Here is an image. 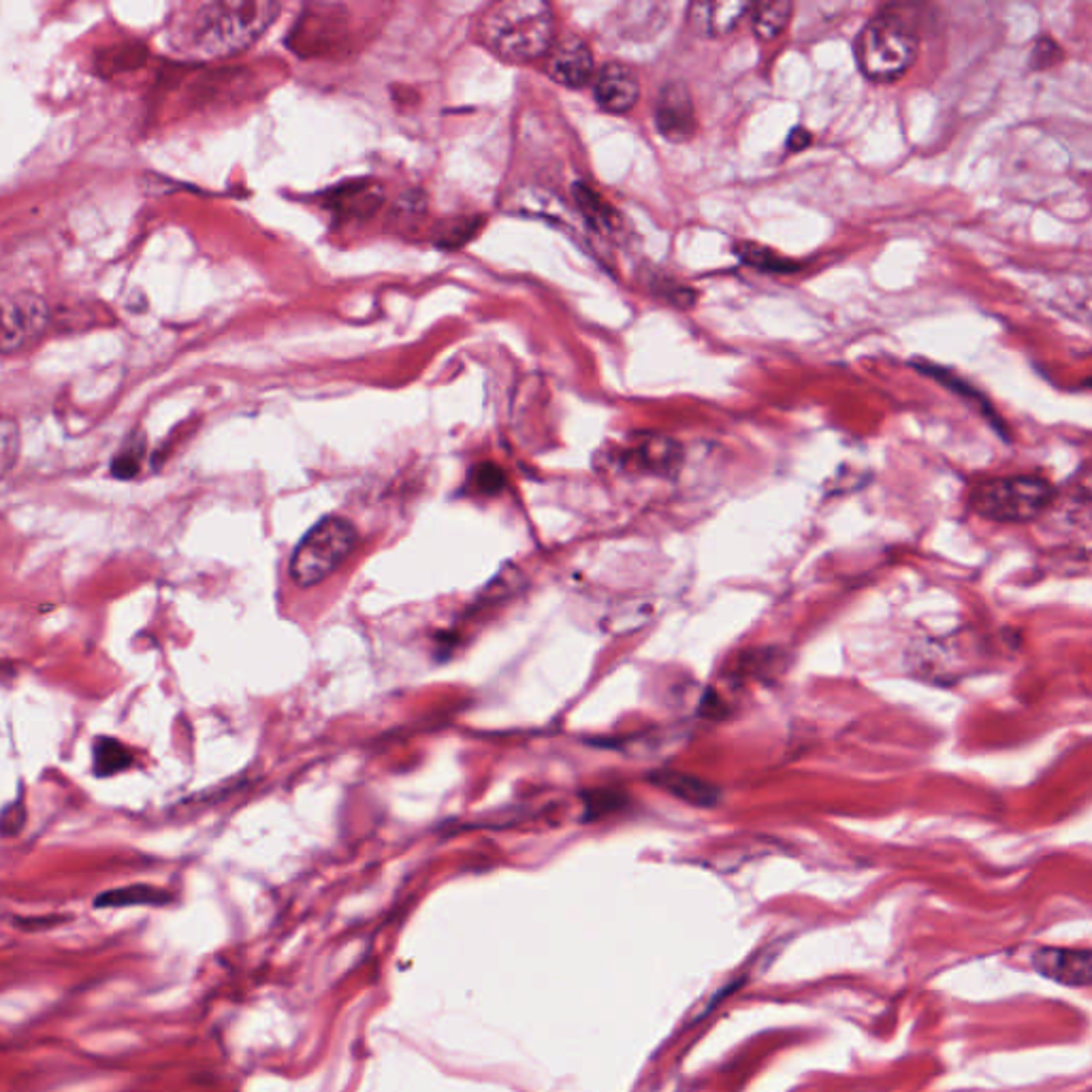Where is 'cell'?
<instances>
[{"mask_svg":"<svg viewBox=\"0 0 1092 1092\" xmlns=\"http://www.w3.org/2000/svg\"><path fill=\"white\" fill-rule=\"evenodd\" d=\"M280 4L271 0H210L184 4L171 17L168 45L197 60L229 58L248 50L273 24Z\"/></svg>","mask_w":1092,"mask_h":1092,"instance_id":"6da1fadb","label":"cell"},{"mask_svg":"<svg viewBox=\"0 0 1092 1092\" xmlns=\"http://www.w3.org/2000/svg\"><path fill=\"white\" fill-rule=\"evenodd\" d=\"M478 35L496 56L508 63H529L551 52L555 17L547 2L505 0L483 13Z\"/></svg>","mask_w":1092,"mask_h":1092,"instance_id":"7a4b0ae2","label":"cell"},{"mask_svg":"<svg viewBox=\"0 0 1092 1092\" xmlns=\"http://www.w3.org/2000/svg\"><path fill=\"white\" fill-rule=\"evenodd\" d=\"M918 52L920 39L914 22L894 9L877 13L855 41L858 67L877 84L901 80L914 67Z\"/></svg>","mask_w":1092,"mask_h":1092,"instance_id":"3957f363","label":"cell"},{"mask_svg":"<svg viewBox=\"0 0 1092 1092\" xmlns=\"http://www.w3.org/2000/svg\"><path fill=\"white\" fill-rule=\"evenodd\" d=\"M359 531L343 516H323L295 547L288 575L297 588L310 589L329 579L356 549Z\"/></svg>","mask_w":1092,"mask_h":1092,"instance_id":"277c9868","label":"cell"},{"mask_svg":"<svg viewBox=\"0 0 1092 1092\" xmlns=\"http://www.w3.org/2000/svg\"><path fill=\"white\" fill-rule=\"evenodd\" d=\"M1054 500V489L1039 476H999L973 485L969 502L971 508L990 521L999 523H1028Z\"/></svg>","mask_w":1092,"mask_h":1092,"instance_id":"5b68a950","label":"cell"},{"mask_svg":"<svg viewBox=\"0 0 1092 1092\" xmlns=\"http://www.w3.org/2000/svg\"><path fill=\"white\" fill-rule=\"evenodd\" d=\"M50 327V306L35 293H11L2 297L0 348L13 354L45 334Z\"/></svg>","mask_w":1092,"mask_h":1092,"instance_id":"8992f818","label":"cell"},{"mask_svg":"<svg viewBox=\"0 0 1092 1092\" xmlns=\"http://www.w3.org/2000/svg\"><path fill=\"white\" fill-rule=\"evenodd\" d=\"M656 126L664 139L683 144L696 133V109L687 85L666 84L656 100Z\"/></svg>","mask_w":1092,"mask_h":1092,"instance_id":"52a82bcc","label":"cell"},{"mask_svg":"<svg viewBox=\"0 0 1092 1092\" xmlns=\"http://www.w3.org/2000/svg\"><path fill=\"white\" fill-rule=\"evenodd\" d=\"M1035 971L1063 986L1092 984V949L1074 947H1043L1033 956Z\"/></svg>","mask_w":1092,"mask_h":1092,"instance_id":"ba28073f","label":"cell"},{"mask_svg":"<svg viewBox=\"0 0 1092 1092\" xmlns=\"http://www.w3.org/2000/svg\"><path fill=\"white\" fill-rule=\"evenodd\" d=\"M547 73L557 84L568 87L588 85L589 78L593 73V56L588 43L577 35L564 37L557 43H553L547 58Z\"/></svg>","mask_w":1092,"mask_h":1092,"instance_id":"9c48e42d","label":"cell"},{"mask_svg":"<svg viewBox=\"0 0 1092 1092\" xmlns=\"http://www.w3.org/2000/svg\"><path fill=\"white\" fill-rule=\"evenodd\" d=\"M593 94L602 109L612 113H625L636 105L641 96V84L632 69H628L625 65L610 63L599 71L593 85Z\"/></svg>","mask_w":1092,"mask_h":1092,"instance_id":"30bf717a","label":"cell"},{"mask_svg":"<svg viewBox=\"0 0 1092 1092\" xmlns=\"http://www.w3.org/2000/svg\"><path fill=\"white\" fill-rule=\"evenodd\" d=\"M628 459L641 472L671 476L678 470L683 453L680 446L671 437L649 433L638 437V442L630 448Z\"/></svg>","mask_w":1092,"mask_h":1092,"instance_id":"8fae6325","label":"cell"},{"mask_svg":"<svg viewBox=\"0 0 1092 1092\" xmlns=\"http://www.w3.org/2000/svg\"><path fill=\"white\" fill-rule=\"evenodd\" d=\"M750 9L752 4L743 0L696 2L689 6V26L704 37H724L737 28Z\"/></svg>","mask_w":1092,"mask_h":1092,"instance_id":"7c38bea8","label":"cell"},{"mask_svg":"<svg viewBox=\"0 0 1092 1092\" xmlns=\"http://www.w3.org/2000/svg\"><path fill=\"white\" fill-rule=\"evenodd\" d=\"M653 783L693 807H713L719 800V790L713 783L693 774L660 770L653 774Z\"/></svg>","mask_w":1092,"mask_h":1092,"instance_id":"4fadbf2b","label":"cell"},{"mask_svg":"<svg viewBox=\"0 0 1092 1092\" xmlns=\"http://www.w3.org/2000/svg\"><path fill=\"white\" fill-rule=\"evenodd\" d=\"M171 901L167 892L154 888V886H146V884H137V886H126V888H116V890H109V892H103L94 899V907L96 909H113V907H133V905H154V907H161V905H167Z\"/></svg>","mask_w":1092,"mask_h":1092,"instance_id":"5bb4252c","label":"cell"},{"mask_svg":"<svg viewBox=\"0 0 1092 1092\" xmlns=\"http://www.w3.org/2000/svg\"><path fill=\"white\" fill-rule=\"evenodd\" d=\"M92 766L96 777H113L129 766H133V754L129 752L126 745L111 737H98L92 747Z\"/></svg>","mask_w":1092,"mask_h":1092,"instance_id":"9a60e30c","label":"cell"},{"mask_svg":"<svg viewBox=\"0 0 1092 1092\" xmlns=\"http://www.w3.org/2000/svg\"><path fill=\"white\" fill-rule=\"evenodd\" d=\"M792 15V2L785 0H772V2H761L754 9V32L761 41H772L781 35V30L787 26Z\"/></svg>","mask_w":1092,"mask_h":1092,"instance_id":"2e32d148","label":"cell"},{"mask_svg":"<svg viewBox=\"0 0 1092 1092\" xmlns=\"http://www.w3.org/2000/svg\"><path fill=\"white\" fill-rule=\"evenodd\" d=\"M146 450V440L141 433H133L111 461V474L120 481H131L139 474L141 459Z\"/></svg>","mask_w":1092,"mask_h":1092,"instance_id":"e0dca14e","label":"cell"},{"mask_svg":"<svg viewBox=\"0 0 1092 1092\" xmlns=\"http://www.w3.org/2000/svg\"><path fill=\"white\" fill-rule=\"evenodd\" d=\"M575 197H577V203L581 207V212L588 216L589 223H593L595 227L608 231L612 229V212L608 207V203H604L589 186L585 184H577L575 186Z\"/></svg>","mask_w":1092,"mask_h":1092,"instance_id":"ac0fdd59","label":"cell"},{"mask_svg":"<svg viewBox=\"0 0 1092 1092\" xmlns=\"http://www.w3.org/2000/svg\"><path fill=\"white\" fill-rule=\"evenodd\" d=\"M739 254H741V258L745 262L759 267V269H768V271H790V269L796 267L794 262L781 258L779 254L770 253V251L756 246V244H743L739 248Z\"/></svg>","mask_w":1092,"mask_h":1092,"instance_id":"d6986e66","label":"cell"},{"mask_svg":"<svg viewBox=\"0 0 1092 1092\" xmlns=\"http://www.w3.org/2000/svg\"><path fill=\"white\" fill-rule=\"evenodd\" d=\"M472 485L483 496H496L504 489V472L496 463H481L472 470Z\"/></svg>","mask_w":1092,"mask_h":1092,"instance_id":"ffe728a7","label":"cell"},{"mask_svg":"<svg viewBox=\"0 0 1092 1092\" xmlns=\"http://www.w3.org/2000/svg\"><path fill=\"white\" fill-rule=\"evenodd\" d=\"M26 824V807L22 798L13 800L11 805L4 807L2 811V835L4 837H15Z\"/></svg>","mask_w":1092,"mask_h":1092,"instance_id":"44dd1931","label":"cell"},{"mask_svg":"<svg viewBox=\"0 0 1092 1092\" xmlns=\"http://www.w3.org/2000/svg\"><path fill=\"white\" fill-rule=\"evenodd\" d=\"M17 453V429L9 419L2 420V470L9 472Z\"/></svg>","mask_w":1092,"mask_h":1092,"instance_id":"7402d4cb","label":"cell"},{"mask_svg":"<svg viewBox=\"0 0 1092 1092\" xmlns=\"http://www.w3.org/2000/svg\"><path fill=\"white\" fill-rule=\"evenodd\" d=\"M474 229H476V223H466V220H461V223H455L448 231H444V233L440 235V240H442V244H444V246H459V244H463L468 238H472Z\"/></svg>","mask_w":1092,"mask_h":1092,"instance_id":"603a6c76","label":"cell"},{"mask_svg":"<svg viewBox=\"0 0 1092 1092\" xmlns=\"http://www.w3.org/2000/svg\"><path fill=\"white\" fill-rule=\"evenodd\" d=\"M809 144H811V133H807L805 129H794L787 137V148L794 152L805 150Z\"/></svg>","mask_w":1092,"mask_h":1092,"instance_id":"cb8c5ba5","label":"cell"},{"mask_svg":"<svg viewBox=\"0 0 1092 1092\" xmlns=\"http://www.w3.org/2000/svg\"><path fill=\"white\" fill-rule=\"evenodd\" d=\"M63 920L65 918H52V916H48V918H30V920L19 918V920H15V926H19L24 930H39V928H50V926L60 925Z\"/></svg>","mask_w":1092,"mask_h":1092,"instance_id":"d4e9b609","label":"cell"}]
</instances>
